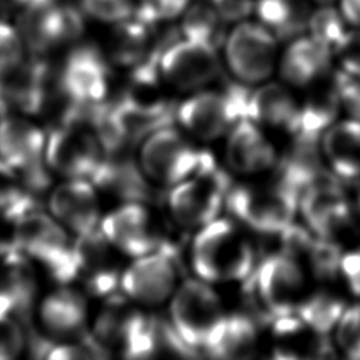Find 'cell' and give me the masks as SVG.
<instances>
[{
	"label": "cell",
	"instance_id": "cell-6",
	"mask_svg": "<svg viewBox=\"0 0 360 360\" xmlns=\"http://www.w3.org/2000/svg\"><path fill=\"white\" fill-rule=\"evenodd\" d=\"M233 181L226 167L212 160L166 193V207L174 225L195 231L221 217Z\"/></svg>",
	"mask_w": 360,
	"mask_h": 360
},
{
	"label": "cell",
	"instance_id": "cell-42",
	"mask_svg": "<svg viewBox=\"0 0 360 360\" xmlns=\"http://www.w3.org/2000/svg\"><path fill=\"white\" fill-rule=\"evenodd\" d=\"M83 11L101 21L118 24L134 13L132 0H82Z\"/></svg>",
	"mask_w": 360,
	"mask_h": 360
},
{
	"label": "cell",
	"instance_id": "cell-20",
	"mask_svg": "<svg viewBox=\"0 0 360 360\" xmlns=\"http://www.w3.org/2000/svg\"><path fill=\"white\" fill-rule=\"evenodd\" d=\"M48 212L73 236L100 229L101 195L89 179H62L48 193Z\"/></svg>",
	"mask_w": 360,
	"mask_h": 360
},
{
	"label": "cell",
	"instance_id": "cell-12",
	"mask_svg": "<svg viewBox=\"0 0 360 360\" xmlns=\"http://www.w3.org/2000/svg\"><path fill=\"white\" fill-rule=\"evenodd\" d=\"M105 149L94 128L84 118L58 122L46 132L45 163L62 179H91Z\"/></svg>",
	"mask_w": 360,
	"mask_h": 360
},
{
	"label": "cell",
	"instance_id": "cell-13",
	"mask_svg": "<svg viewBox=\"0 0 360 360\" xmlns=\"http://www.w3.org/2000/svg\"><path fill=\"white\" fill-rule=\"evenodd\" d=\"M124 257L100 229L73 236L68 284L103 300L120 291Z\"/></svg>",
	"mask_w": 360,
	"mask_h": 360
},
{
	"label": "cell",
	"instance_id": "cell-35",
	"mask_svg": "<svg viewBox=\"0 0 360 360\" xmlns=\"http://www.w3.org/2000/svg\"><path fill=\"white\" fill-rule=\"evenodd\" d=\"M222 20L215 8L207 6L193 7L184 15L181 34L184 38L202 41L218 48L226 37L222 32Z\"/></svg>",
	"mask_w": 360,
	"mask_h": 360
},
{
	"label": "cell",
	"instance_id": "cell-44",
	"mask_svg": "<svg viewBox=\"0 0 360 360\" xmlns=\"http://www.w3.org/2000/svg\"><path fill=\"white\" fill-rule=\"evenodd\" d=\"M333 51L342 70L360 76V28L347 31Z\"/></svg>",
	"mask_w": 360,
	"mask_h": 360
},
{
	"label": "cell",
	"instance_id": "cell-26",
	"mask_svg": "<svg viewBox=\"0 0 360 360\" xmlns=\"http://www.w3.org/2000/svg\"><path fill=\"white\" fill-rule=\"evenodd\" d=\"M332 49L309 37H295L278 60V73L285 84L305 87L325 77L330 69Z\"/></svg>",
	"mask_w": 360,
	"mask_h": 360
},
{
	"label": "cell",
	"instance_id": "cell-29",
	"mask_svg": "<svg viewBox=\"0 0 360 360\" xmlns=\"http://www.w3.org/2000/svg\"><path fill=\"white\" fill-rule=\"evenodd\" d=\"M323 158L342 181L360 179V120L333 122L321 138Z\"/></svg>",
	"mask_w": 360,
	"mask_h": 360
},
{
	"label": "cell",
	"instance_id": "cell-5",
	"mask_svg": "<svg viewBox=\"0 0 360 360\" xmlns=\"http://www.w3.org/2000/svg\"><path fill=\"white\" fill-rule=\"evenodd\" d=\"M249 86L235 80L221 89L210 86L177 103L174 122L198 142L225 138L232 127L246 118Z\"/></svg>",
	"mask_w": 360,
	"mask_h": 360
},
{
	"label": "cell",
	"instance_id": "cell-14",
	"mask_svg": "<svg viewBox=\"0 0 360 360\" xmlns=\"http://www.w3.org/2000/svg\"><path fill=\"white\" fill-rule=\"evenodd\" d=\"M158 70L173 91L190 94L214 86L222 73V62L217 46L183 37L163 48Z\"/></svg>",
	"mask_w": 360,
	"mask_h": 360
},
{
	"label": "cell",
	"instance_id": "cell-37",
	"mask_svg": "<svg viewBox=\"0 0 360 360\" xmlns=\"http://www.w3.org/2000/svg\"><path fill=\"white\" fill-rule=\"evenodd\" d=\"M308 30L312 38L330 49H335L347 32L345 18L340 11L333 8L330 4L319 6L311 13Z\"/></svg>",
	"mask_w": 360,
	"mask_h": 360
},
{
	"label": "cell",
	"instance_id": "cell-36",
	"mask_svg": "<svg viewBox=\"0 0 360 360\" xmlns=\"http://www.w3.org/2000/svg\"><path fill=\"white\" fill-rule=\"evenodd\" d=\"M342 248L333 238L316 236L314 238L305 260L311 273L321 281H330L340 274Z\"/></svg>",
	"mask_w": 360,
	"mask_h": 360
},
{
	"label": "cell",
	"instance_id": "cell-15",
	"mask_svg": "<svg viewBox=\"0 0 360 360\" xmlns=\"http://www.w3.org/2000/svg\"><path fill=\"white\" fill-rule=\"evenodd\" d=\"M146 314L148 309L117 291L103 298L101 305L90 318L87 338L101 357L131 359Z\"/></svg>",
	"mask_w": 360,
	"mask_h": 360
},
{
	"label": "cell",
	"instance_id": "cell-8",
	"mask_svg": "<svg viewBox=\"0 0 360 360\" xmlns=\"http://www.w3.org/2000/svg\"><path fill=\"white\" fill-rule=\"evenodd\" d=\"M167 307L170 323L195 353L204 352L228 312L215 285L195 276L180 281Z\"/></svg>",
	"mask_w": 360,
	"mask_h": 360
},
{
	"label": "cell",
	"instance_id": "cell-45",
	"mask_svg": "<svg viewBox=\"0 0 360 360\" xmlns=\"http://www.w3.org/2000/svg\"><path fill=\"white\" fill-rule=\"evenodd\" d=\"M340 274L343 276L352 294L360 297V249L343 253L340 262Z\"/></svg>",
	"mask_w": 360,
	"mask_h": 360
},
{
	"label": "cell",
	"instance_id": "cell-23",
	"mask_svg": "<svg viewBox=\"0 0 360 360\" xmlns=\"http://www.w3.org/2000/svg\"><path fill=\"white\" fill-rule=\"evenodd\" d=\"M38 300V266L8 240L0 253V312L24 322L35 311Z\"/></svg>",
	"mask_w": 360,
	"mask_h": 360
},
{
	"label": "cell",
	"instance_id": "cell-18",
	"mask_svg": "<svg viewBox=\"0 0 360 360\" xmlns=\"http://www.w3.org/2000/svg\"><path fill=\"white\" fill-rule=\"evenodd\" d=\"M298 211L304 225L316 236L335 238L350 224L352 205L345 193L343 181L323 170L300 194Z\"/></svg>",
	"mask_w": 360,
	"mask_h": 360
},
{
	"label": "cell",
	"instance_id": "cell-39",
	"mask_svg": "<svg viewBox=\"0 0 360 360\" xmlns=\"http://www.w3.org/2000/svg\"><path fill=\"white\" fill-rule=\"evenodd\" d=\"M336 343L353 360H360V302L345 308L336 325Z\"/></svg>",
	"mask_w": 360,
	"mask_h": 360
},
{
	"label": "cell",
	"instance_id": "cell-16",
	"mask_svg": "<svg viewBox=\"0 0 360 360\" xmlns=\"http://www.w3.org/2000/svg\"><path fill=\"white\" fill-rule=\"evenodd\" d=\"M224 60L236 82L264 83L277 66V38L262 24L239 22L224 39Z\"/></svg>",
	"mask_w": 360,
	"mask_h": 360
},
{
	"label": "cell",
	"instance_id": "cell-2",
	"mask_svg": "<svg viewBox=\"0 0 360 360\" xmlns=\"http://www.w3.org/2000/svg\"><path fill=\"white\" fill-rule=\"evenodd\" d=\"M300 194L277 177L233 183L225 211L250 233L271 238L295 221Z\"/></svg>",
	"mask_w": 360,
	"mask_h": 360
},
{
	"label": "cell",
	"instance_id": "cell-7",
	"mask_svg": "<svg viewBox=\"0 0 360 360\" xmlns=\"http://www.w3.org/2000/svg\"><path fill=\"white\" fill-rule=\"evenodd\" d=\"M11 224L10 243L45 270L56 284H68L73 235L39 207L21 214Z\"/></svg>",
	"mask_w": 360,
	"mask_h": 360
},
{
	"label": "cell",
	"instance_id": "cell-40",
	"mask_svg": "<svg viewBox=\"0 0 360 360\" xmlns=\"http://www.w3.org/2000/svg\"><path fill=\"white\" fill-rule=\"evenodd\" d=\"M25 45L15 27L0 20V79L15 70L25 59Z\"/></svg>",
	"mask_w": 360,
	"mask_h": 360
},
{
	"label": "cell",
	"instance_id": "cell-30",
	"mask_svg": "<svg viewBox=\"0 0 360 360\" xmlns=\"http://www.w3.org/2000/svg\"><path fill=\"white\" fill-rule=\"evenodd\" d=\"M195 353L176 332L167 316L148 311L132 359L195 357Z\"/></svg>",
	"mask_w": 360,
	"mask_h": 360
},
{
	"label": "cell",
	"instance_id": "cell-24",
	"mask_svg": "<svg viewBox=\"0 0 360 360\" xmlns=\"http://www.w3.org/2000/svg\"><path fill=\"white\" fill-rule=\"evenodd\" d=\"M46 132L31 117L8 114L0 118V160L17 170L45 162Z\"/></svg>",
	"mask_w": 360,
	"mask_h": 360
},
{
	"label": "cell",
	"instance_id": "cell-10",
	"mask_svg": "<svg viewBox=\"0 0 360 360\" xmlns=\"http://www.w3.org/2000/svg\"><path fill=\"white\" fill-rule=\"evenodd\" d=\"M55 86L65 105L96 108L111 101V63L93 45H76L55 73Z\"/></svg>",
	"mask_w": 360,
	"mask_h": 360
},
{
	"label": "cell",
	"instance_id": "cell-33",
	"mask_svg": "<svg viewBox=\"0 0 360 360\" xmlns=\"http://www.w3.org/2000/svg\"><path fill=\"white\" fill-rule=\"evenodd\" d=\"M37 207L38 197L21 172L0 160V215L13 222L21 214Z\"/></svg>",
	"mask_w": 360,
	"mask_h": 360
},
{
	"label": "cell",
	"instance_id": "cell-41",
	"mask_svg": "<svg viewBox=\"0 0 360 360\" xmlns=\"http://www.w3.org/2000/svg\"><path fill=\"white\" fill-rule=\"evenodd\" d=\"M190 0H139L135 18L145 24L170 21L186 13Z\"/></svg>",
	"mask_w": 360,
	"mask_h": 360
},
{
	"label": "cell",
	"instance_id": "cell-43",
	"mask_svg": "<svg viewBox=\"0 0 360 360\" xmlns=\"http://www.w3.org/2000/svg\"><path fill=\"white\" fill-rule=\"evenodd\" d=\"M338 90L340 105L349 112L350 118L360 120V76L346 70H336L332 75Z\"/></svg>",
	"mask_w": 360,
	"mask_h": 360
},
{
	"label": "cell",
	"instance_id": "cell-25",
	"mask_svg": "<svg viewBox=\"0 0 360 360\" xmlns=\"http://www.w3.org/2000/svg\"><path fill=\"white\" fill-rule=\"evenodd\" d=\"M298 112L297 98L283 83L264 82L249 90L246 118L263 129H278L290 135L297 125Z\"/></svg>",
	"mask_w": 360,
	"mask_h": 360
},
{
	"label": "cell",
	"instance_id": "cell-1",
	"mask_svg": "<svg viewBox=\"0 0 360 360\" xmlns=\"http://www.w3.org/2000/svg\"><path fill=\"white\" fill-rule=\"evenodd\" d=\"M188 263L195 277L212 285L243 284L259 263V252L248 229L221 215L194 231Z\"/></svg>",
	"mask_w": 360,
	"mask_h": 360
},
{
	"label": "cell",
	"instance_id": "cell-4",
	"mask_svg": "<svg viewBox=\"0 0 360 360\" xmlns=\"http://www.w3.org/2000/svg\"><path fill=\"white\" fill-rule=\"evenodd\" d=\"M240 285L249 295L252 314L263 325L274 318L297 314L305 298V273L300 260L280 252L259 259L250 278Z\"/></svg>",
	"mask_w": 360,
	"mask_h": 360
},
{
	"label": "cell",
	"instance_id": "cell-21",
	"mask_svg": "<svg viewBox=\"0 0 360 360\" xmlns=\"http://www.w3.org/2000/svg\"><path fill=\"white\" fill-rule=\"evenodd\" d=\"M90 180L100 195L111 197L117 204L134 201L155 204V190L159 188L145 176L131 149L105 152Z\"/></svg>",
	"mask_w": 360,
	"mask_h": 360
},
{
	"label": "cell",
	"instance_id": "cell-27",
	"mask_svg": "<svg viewBox=\"0 0 360 360\" xmlns=\"http://www.w3.org/2000/svg\"><path fill=\"white\" fill-rule=\"evenodd\" d=\"M290 136V143L277 158L276 177L301 194L325 170L321 138L301 132Z\"/></svg>",
	"mask_w": 360,
	"mask_h": 360
},
{
	"label": "cell",
	"instance_id": "cell-19",
	"mask_svg": "<svg viewBox=\"0 0 360 360\" xmlns=\"http://www.w3.org/2000/svg\"><path fill=\"white\" fill-rule=\"evenodd\" d=\"M89 298L72 284H58L39 297L35 305L39 333L52 340L84 336L91 318Z\"/></svg>",
	"mask_w": 360,
	"mask_h": 360
},
{
	"label": "cell",
	"instance_id": "cell-17",
	"mask_svg": "<svg viewBox=\"0 0 360 360\" xmlns=\"http://www.w3.org/2000/svg\"><path fill=\"white\" fill-rule=\"evenodd\" d=\"M15 28L25 49L44 56L75 42L83 31V20L79 11L55 0H31L22 8Z\"/></svg>",
	"mask_w": 360,
	"mask_h": 360
},
{
	"label": "cell",
	"instance_id": "cell-11",
	"mask_svg": "<svg viewBox=\"0 0 360 360\" xmlns=\"http://www.w3.org/2000/svg\"><path fill=\"white\" fill-rule=\"evenodd\" d=\"M181 263L177 245L132 257L125 264L120 291L136 305L155 309L167 305L181 281Z\"/></svg>",
	"mask_w": 360,
	"mask_h": 360
},
{
	"label": "cell",
	"instance_id": "cell-9",
	"mask_svg": "<svg viewBox=\"0 0 360 360\" xmlns=\"http://www.w3.org/2000/svg\"><path fill=\"white\" fill-rule=\"evenodd\" d=\"M100 231L127 259L176 245L172 229L152 202H121L103 215Z\"/></svg>",
	"mask_w": 360,
	"mask_h": 360
},
{
	"label": "cell",
	"instance_id": "cell-34",
	"mask_svg": "<svg viewBox=\"0 0 360 360\" xmlns=\"http://www.w3.org/2000/svg\"><path fill=\"white\" fill-rule=\"evenodd\" d=\"M346 305L342 298L328 291L305 295L297 308L300 319L315 333L328 335L336 328Z\"/></svg>",
	"mask_w": 360,
	"mask_h": 360
},
{
	"label": "cell",
	"instance_id": "cell-31",
	"mask_svg": "<svg viewBox=\"0 0 360 360\" xmlns=\"http://www.w3.org/2000/svg\"><path fill=\"white\" fill-rule=\"evenodd\" d=\"M340 100L332 77H323L316 82V86L309 91L302 104L294 132H301L322 138V134L335 122L340 111Z\"/></svg>",
	"mask_w": 360,
	"mask_h": 360
},
{
	"label": "cell",
	"instance_id": "cell-28",
	"mask_svg": "<svg viewBox=\"0 0 360 360\" xmlns=\"http://www.w3.org/2000/svg\"><path fill=\"white\" fill-rule=\"evenodd\" d=\"M262 326L263 322L249 311L226 312L204 352L224 360L252 359L259 350Z\"/></svg>",
	"mask_w": 360,
	"mask_h": 360
},
{
	"label": "cell",
	"instance_id": "cell-49",
	"mask_svg": "<svg viewBox=\"0 0 360 360\" xmlns=\"http://www.w3.org/2000/svg\"><path fill=\"white\" fill-rule=\"evenodd\" d=\"M6 245H7V242H4V240H1V239H0V253H1V250L4 249V246H6Z\"/></svg>",
	"mask_w": 360,
	"mask_h": 360
},
{
	"label": "cell",
	"instance_id": "cell-3",
	"mask_svg": "<svg viewBox=\"0 0 360 360\" xmlns=\"http://www.w3.org/2000/svg\"><path fill=\"white\" fill-rule=\"evenodd\" d=\"M136 149V159L145 176L166 190L215 160L208 149L173 124L148 134Z\"/></svg>",
	"mask_w": 360,
	"mask_h": 360
},
{
	"label": "cell",
	"instance_id": "cell-32",
	"mask_svg": "<svg viewBox=\"0 0 360 360\" xmlns=\"http://www.w3.org/2000/svg\"><path fill=\"white\" fill-rule=\"evenodd\" d=\"M253 7L260 24L280 39L301 35L312 13L308 0H257Z\"/></svg>",
	"mask_w": 360,
	"mask_h": 360
},
{
	"label": "cell",
	"instance_id": "cell-22",
	"mask_svg": "<svg viewBox=\"0 0 360 360\" xmlns=\"http://www.w3.org/2000/svg\"><path fill=\"white\" fill-rule=\"evenodd\" d=\"M277 158V149L266 129L248 118L238 121L225 136V167L242 179L259 177L274 169Z\"/></svg>",
	"mask_w": 360,
	"mask_h": 360
},
{
	"label": "cell",
	"instance_id": "cell-48",
	"mask_svg": "<svg viewBox=\"0 0 360 360\" xmlns=\"http://www.w3.org/2000/svg\"><path fill=\"white\" fill-rule=\"evenodd\" d=\"M356 207L360 212V179L356 181Z\"/></svg>",
	"mask_w": 360,
	"mask_h": 360
},
{
	"label": "cell",
	"instance_id": "cell-47",
	"mask_svg": "<svg viewBox=\"0 0 360 360\" xmlns=\"http://www.w3.org/2000/svg\"><path fill=\"white\" fill-rule=\"evenodd\" d=\"M31 0H0V8L13 11V10H22Z\"/></svg>",
	"mask_w": 360,
	"mask_h": 360
},
{
	"label": "cell",
	"instance_id": "cell-38",
	"mask_svg": "<svg viewBox=\"0 0 360 360\" xmlns=\"http://www.w3.org/2000/svg\"><path fill=\"white\" fill-rule=\"evenodd\" d=\"M28 347V336L20 318L0 312V360L18 359Z\"/></svg>",
	"mask_w": 360,
	"mask_h": 360
},
{
	"label": "cell",
	"instance_id": "cell-46",
	"mask_svg": "<svg viewBox=\"0 0 360 360\" xmlns=\"http://www.w3.org/2000/svg\"><path fill=\"white\" fill-rule=\"evenodd\" d=\"M339 11L346 24L360 28V0H339Z\"/></svg>",
	"mask_w": 360,
	"mask_h": 360
}]
</instances>
